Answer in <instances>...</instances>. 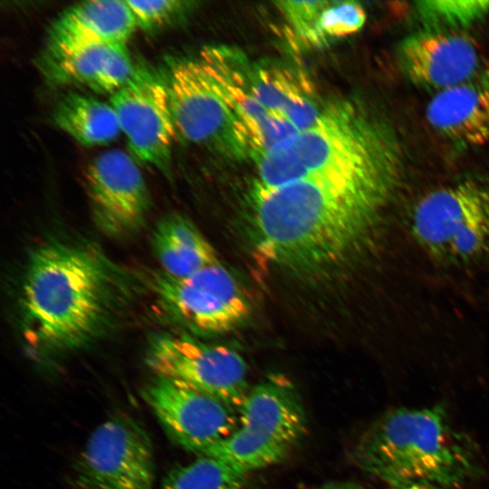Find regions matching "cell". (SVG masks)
Returning <instances> with one entry per match:
<instances>
[{
  "label": "cell",
  "instance_id": "cell-26",
  "mask_svg": "<svg viewBox=\"0 0 489 489\" xmlns=\"http://www.w3.org/2000/svg\"><path fill=\"white\" fill-rule=\"evenodd\" d=\"M366 19V12L360 3L330 1L321 14L320 28L328 43L356 34L364 26Z\"/></svg>",
  "mask_w": 489,
  "mask_h": 489
},
{
  "label": "cell",
  "instance_id": "cell-16",
  "mask_svg": "<svg viewBox=\"0 0 489 489\" xmlns=\"http://www.w3.org/2000/svg\"><path fill=\"white\" fill-rule=\"evenodd\" d=\"M428 124L457 149L489 141V64L468 80L436 92L426 108Z\"/></svg>",
  "mask_w": 489,
  "mask_h": 489
},
{
  "label": "cell",
  "instance_id": "cell-14",
  "mask_svg": "<svg viewBox=\"0 0 489 489\" xmlns=\"http://www.w3.org/2000/svg\"><path fill=\"white\" fill-rule=\"evenodd\" d=\"M86 179L94 217L103 231L123 235L143 222L149 192L140 169L126 152L110 149L97 156Z\"/></svg>",
  "mask_w": 489,
  "mask_h": 489
},
{
  "label": "cell",
  "instance_id": "cell-22",
  "mask_svg": "<svg viewBox=\"0 0 489 489\" xmlns=\"http://www.w3.org/2000/svg\"><path fill=\"white\" fill-rule=\"evenodd\" d=\"M289 453L286 447L238 426L205 455L218 458L247 474L279 463Z\"/></svg>",
  "mask_w": 489,
  "mask_h": 489
},
{
  "label": "cell",
  "instance_id": "cell-29",
  "mask_svg": "<svg viewBox=\"0 0 489 489\" xmlns=\"http://www.w3.org/2000/svg\"><path fill=\"white\" fill-rule=\"evenodd\" d=\"M391 489H447L440 485L428 484V483H418L412 484L399 487H391Z\"/></svg>",
  "mask_w": 489,
  "mask_h": 489
},
{
  "label": "cell",
  "instance_id": "cell-6",
  "mask_svg": "<svg viewBox=\"0 0 489 489\" xmlns=\"http://www.w3.org/2000/svg\"><path fill=\"white\" fill-rule=\"evenodd\" d=\"M75 474L82 489H152L154 457L149 434L126 415L105 420L89 436Z\"/></svg>",
  "mask_w": 489,
  "mask_h": 489
},
{
  "label": "cell",
  "instance_id": "cell-27",
  "mask_svg": "<svg viewBox=\"0 0 489 489\" xmlns=\"http://www.w3.org/2000/svg\"><path fill=\"white\" fill-rule=\"evenodd\" d=\"M136 26L153 30L174 21L189 8V2L178 0L132 1L126 0Z\"/></svg>",
  "mask_w": 489,
  "mask_h": 489
},
{
  "label": "cell",
  "instance_id": "cell-5",
  "mask_svg": "<svg viewBox=\"0 0 489 489\" xmlns=\"http://www.w3.org/2000/svg\"><path fill=\"white\" fill-rule=\"evenodd\" d=\"M410 226L417 244L444 263L489 255V182L470 177L428 191L414 206Z\"/></svg>",
  "mask_w": 489,
  "mask_h": 489
},
{
  "label": "cell",
  "instance_id": "cell-21",
  "mask_svg": "<svg viewBox=\"0 0 489 489\" xmlns=\"http://www.w3.org/2000/svg\"><path fill=\"white\" fill-rule=\"evenodd\" d=\"M53 120L60 129L84 146L110 143L121 132L110 102L74 92L57 102Z\"/></svg>",
  "mask_w": 489,
  "mask_h": 489
},
{
  "label": "cell",
  "instance_id": "cell-11",
  "mask_svg": "<svg viewBox=\"0 0 489 489\" xmlns=\"http://www.w3.org/2000/svg\"><path fill=\"white\" fill-rule=\"evenodd\" d=\"M144 399L177 444L201 455L239 425L238 411L232 406L172 379L157 376L146 388Z\"/></svg>",
  "mask_w": 489,
  "mask_h": 489
},
{
  "label": "cell",
  "instance_id": "cell-23",
  "mask_svg": "<svg viewBox=\"0 0 489 489\" xmlns=\"http://www.w3.org/2000/svg\"><path fill=\"white\" fill-rule=\"evenodd\" d=\"M246 473L229 464L202 455L169 472L162 489H244Z\"/></svg>",
  "mask_w": 489,
  "mask_h": 489
},
{
  "label": "cell",
  "instance_id": "cell-18",
  "mask_svg": "<svg viewBox=\"0 0 489 489\" xmlns=\"http://www.w3.org/2000/svg\"><path fill=\"white\" fill-rule=\"evenodd\" d=\"M136 28L126 1H87L59 15L48 43L127 44Z\"/></svg>",
  "mask_w": 489,
  "mask_h": 489
},
{
  "label": "cell",
  "instance_id": "cell-17",
  "mask_svg": "<svg viewBox=\"0 0 489 489\" xmlns=\"http://www.w3.org/2000/svg\"><path fill=\"white\" fill-rule=\"evenodd\" d=\"M239 427L290 451L303 437L307 420L302 399L285 377L270 376L247 392L238 408Z\"/></svg>",
  "mask_w": 489,
  "mask_h": 489
},
{
  "label": "cell",
  "instance_id": "cell-19",
  "mask_svg": "<svg viewBox=\"0 0 489 489\" xmlns=\"http://www.w3.org/2000/svg\"><path fill=\"white\" fill-rule=\"evenodd\" d=\"M248 81L254 98L270 112L289 120L299 132L312 126L323 110L304 78L290 70L248 66Z\"/></svg>",
  "mask_w": 489,
  "mask_h": 489
},
{
  "label": "cell",
  "instance_id": "cell-1",
  "mask_svg": "<svg viewBox=\"0 0 489 489\" xmlns=\"http://www.w3.org/2000/svg\"><path fill=\"white\" fill-rule=\"evenodd\" d=\"M402 172H331L274 189L253 188L260 251L276 265L298 273L339 264L365 240Z\"/></svg>",
  "mask_w": 489,
  "mask_h": 489
},
{
  "label": "cell",
  "instance_id": "cell-15",
  "mask_svg": "<svg viewBox=\"0 0 489 489\" xmlns=\"http://www.w3.org/2000/svg\"><path fill=\"white\" fill-rule=\"evenodd\" d=\"M39 67L56 85H82L96 92L114 93L132 76L126 44L47 43Z\"/></svg>",
  "mask_w": 489,
  "mask_h": 489
},
{
  "label": "cell",
  "instance_id": "cell-24",
  "mask_svg": "<svg viewBox=\"0 0 489 489\" xmlns=\"http://www.w3.org/2000/svg\"><path fill=\"white\" fill-rule=\"evenodd\" d=\"M415 8L425 29L465 32L489 14V0H424Z\"/></svg>",
  "mask_w": 489,
  "mask_h": 489
},
{
  "label": "cell",
  "instance_id": "cell-28",
  "mask_svg": "<svg viewBox=\"0 0 489 489\" xmlns=\"http://www.w3.org/2000/svg\"><path fill=\"white\" fill-rule=\"evenodd\" d=\"M317 489H368L364 485L350 481H336L328 483Z\"/></svg>",
  "mask_w": 489,
  "mask_h": 489
},
{
  "label": "cell",
  "instance_id": "cell-3",
  "mask_svg": "<svg viewBox=\"0 0 489 489\" xmlns=\"http://www.w3.org/2000/svg\"><path fill=\"white\" fill-rule=\"evenodd\" d=\"M352 458L391 487L428 483L451 489L482 470L474 443L441 405L386 412L359 438Z\"/></svg>",
  "mask_w": 489,
  "mask_h": 489
},
{
  "label": "cell",
  "instance_id": "cell-9",
  "mask_svg": "<svg viewBox=\"0 0 489 489\" xmlns=\"http://www.w3.org/2000/svg\"><path fill=\"white\" fill-rule=\"evenodd\" d=\"M153 282L165 309L197 331L225 332L238 326L249 313L243 289L219 263L183 278L161 272Z\"/></svg>",
  "mask_w": 489,
  "mask_h": 489
},
{
  "label": "cell",
  "instance_id": "cell-25",
  "mask_svg": "<svg viewBox=\"0 0 489 489\" xmlns=\"http://www.w3.org/2000/svg\"><path fill=\"white\" fill-rule=\"evenodd\" d=\"M330 1L276 2L291 28L306 44L321 46L327 43L320 28V19Z\"/></svg>",
  "mask_w": 489,
  "mask_h": 489
},
{
  "label": "cell",
  "instance_id": "cell-20",
  "mask_svg": "<svg viewBox=\"0 0 489 489\" xmlns=\"http://www.w3.org/2000/svg\"><path fill=\"white\" fill-rule=\"evenodd\" d=\"M152 242L162 272L174 278L189 276L218 263L209 242L194 224L179 215L163 218Z\"/></svg>",
  "mask_w": 489,
  "mask_h": 489
},
{
  "label": "cell",
  "instance_id": "cell-2",
  "mask_svg": "<svg viewBox=\"0 0 489 489\" xmlns=\"http://www.w3.org/2000/svg\"><path fill=\"white\" fill-rule=\"evenodd\" d=\"M112 275L109 264L87 246L56 242L37 248L23 281L27 339L51 351L85 342L108 315Z\"/></svg>",
  "mask_w": 489,
  "mask_h": 489
},
{
  "label": "cell",
  "instance_id": "cell-13",
  "mask_svg": "<svg viewBox=\"0 0 489 489\" xmlns=\"http://www.w3.org/2000/svg\"><path fill=\"white\" fill-rule=\"evenodd\" d=\"M397 53L406 77L435 93L468 80L487 64L465 32L423 29L405 37Z\"/></svg>",
  "mask_w": 489,
  "mask_h": 489
},
{
  "label": "cell",
  "instance_id": "cell-10",
  "mask_svg": "<svg viewBox=\"0 0 489 489\" xmlns=\"http://www.w3.org/2000/svg\"><path fill=\"white\" fill-rule=\"evenodd\" d=\"M131 153L168 175L176 129L164 74L136 67L130 79L110 95Z\"/></svg>",
  "mask_w": 489,
  "mask_h": 489
},
{
  "label": "cell",
  "instance_id": "cell-4",
  "mask_svg": "<svg viewBox=\"0 0 489 489\" xmlns=\"http://www.w3.org/2000/svg\"><path fill=\"white\" fill-rule=\"evenodd\" d=\"M398 140L384 121L360 106L323 109L316 122L257 161L254 188L269 190L325 173L403 168Z\"/></svg>",
  "mask_w": 489,
  "mask_h": 489
},
{
  "label": "cell",
  "instance_id": "cell-8",
  "mask_svg": "<svg viewBox=\"0 0 489 489\" xmlns=\"http://www.w3.org/2000/svg\"><path fill=\"white\" fill-rule=\"evenodd\" d=\"M176 132L185 140L242 156L233 119L205 62H171L164 74Z\"/></svg>",
  "mask_w": 489,
  "mask_h": 489
},
{
  "label": "cell",
  "instance_id": "cell-12",
  "mask_svg": "<svg viewBox=\"0 0 489 489\" xmlns=\"http://www.w3.org/2000/svg\"><path fill=\"white\" fill-rule=\"evenodd\" d=\"M231 113L234 133L242 156L255 162L299 130L285 118L267 110L254 96L248 64L234 51L209 47L201 52Z\"/></svg>",
  "mask_w": 489,
  "mask_h": 489
},
{
  "label": "cell",
  "instance_id": "cell-7",
  "mask_svg": "<svg viewBox=\"0 0 489 489\" xmlns=\"http://www.w3.org/2000/svg\"><path fill=\"white\" fill-rule=\"evenodd\" d=\"M147 362L157 376L172 379L210 394L238 411L247 395V367L235 350L189 337L155 338Z\"/></svg>",
  "mask_w": 489,
  "mask_h": 489
}]
</instances>
